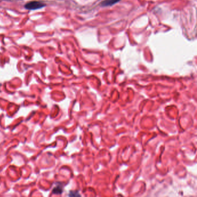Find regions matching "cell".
<instances>
[{"mask_svg": "<svg viewBox=\"0 0 197 197\" xmlns=\"http://www.w3.org/2000/svg\"><path fill=\"white\" fill-rule=\"evenodd\" d=\"M120 1V0H104L101 3V5L102 7L112 6L118 3Z\"/></svg>", "mask_w": 197, "mask_h": 197, "instance_id": "7a4b0ae2", "label": "cell"}, {"mask_svg": "<svg viewBox=\"0 0 197 197\" xmlns=\"http://www.w3.org/2000/svg\"><path fill=\"white\" fill-rule=\"evenodd\" d=\"M45 7H46V4H44L43 3L41 2V1H36L29 2L27 4H26L25 5H24L25 8L29 10L40 9Z\"/></svg>", "mask_w": 197, "mask_h": 197, "instance_id": "6da1fadb", "label": "cell"}]
</instances>
